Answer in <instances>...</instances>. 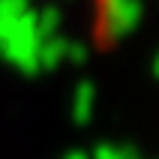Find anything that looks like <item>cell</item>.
Masks as SVG:
<instances>
[{"mask_svg":"<svg viewBox=\"0 0 159 159\" xmlns=\"http://www.w3.org/2000/svg\"><path fill=\"white\" fill-rule=\"evenodd\" d=\"M102 18L111 39L126 36L141 21V0H102Z\"/></svg>","mask_w":159,"mask_h":159,"instance_id":"obj_1","label":"cell"},{"mask_svg":"<svg viewBox=\"0 0 159 159\" xmlns=\"http://www.w3.org/2000/svg\"><path fill=\"white\" fill-rule=\"evenodd\" d=\"M93 114V84H78V90H75V117L78 120H87V117Z\"/></svg>","mask_w":159,"mask_h":159,"instance_id":"obj_2","label":"cell"},{"mask_svg":"<svg viewBox=\"0 0 159 159\" xmlns=\"http://www.w3.org/2000/svg\"><path fill=\"white\" fill-rule=\"evenodd\" d=\"M66 39H48L45 42V48H42V57H45V63H57V60H63L66 57Z\"/></svg>","mask_w":159,"mask_h":159,"instance_id":"obj_3","label":"cell"},{"mask_svg":"<svg viewBox=\"0 0 159 159\" xmlns=\"http://www.w3.org/2000/svg\"><path fill=\"white\" fill-rule=\"evenodd\" d=\"M54 27H60V12H57V9H45L42 12V24H39V33L51 36Z\"/></svg>","mask_w":159,"mask_h":159,"instance_id":"obj_4","label":"cell"},{"mask_svg":"<svg viewBox=\"0 0 159 159\" xmlns=\"http://www.w3.org/2000/svg\"><path fill=\"white\" fill-rule=\"evenodd\" d=\"M96 159H126V153L114 150V147H99V150H96Z\"/></svg>","mask_w":159,"mask_h":159,"instance_id":"obj_5","label":"cell"},{"mask_svg":"<svg viewBox=\"0 0 159 159\" xmlns=\"http://www.w3.org/2000/svg\"><path fill=\"white\" fill-rule=\"evenodd\" d=\"M153 75H156V78H159V54H156V57H153Z\"/></svg>","mask_w":159,"mask_h":159,"instance_id":"obj_6","label":"cell"}]
</instances>
